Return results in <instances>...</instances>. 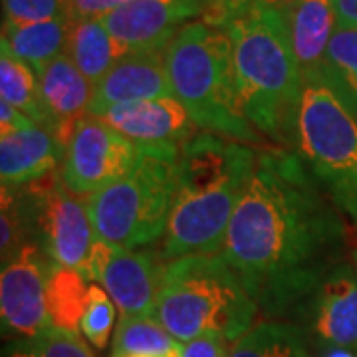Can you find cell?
<instances>
[{"label": "cell", "mask_w": 357, "mask_h": 357, "mask_svg": "<svg viewBox=\"0 0 357 357\" xmlns=\"http://www.w3.org/2000/svg\"><path fill=\"white\" fill-rule=\"evenodd\" d=\"M345 222L296 151H258L255 175L230 220L220 256L268 316L300 318L344 262Z\"/></svg>", "instance_id": "cell-1"}, {"label": "cell", "mask_w": 357, "mask_h": 357, "mask_svg": "<svg viewBox=\"0 0 357 357\" xmlns=\"http://www.w3.org/2000/svg\"><path fill=\"white\" fill-rule=\"evenodd\" d=\"M256 159L258 151L246 143L208 131H199L181 145L177 189L161 248L165 260L222 250Z\"/></svg>", "instance_id": "cell-2"}, {"label": "cell", "mask_w": 357, "mask_h": 357, "mask_svg": "<svg viewBox=\"0 0 357 357\" xmlns=\"http://www.w3.org/2000/svg\"><path fill=\"white\" fill-rule=\"evenodd\" d=\"M236 96L244 117L276 143L294 141L304 76L286 14L250 6L229 26Z\"/></svg>", "instance_id": "cell-3"}, {"label": "cell", "mask_w": 357, "mask_h": 357, "mask_svg": "<svg viewBox=\"0 0 357 357\" xmlns=\"http://www.w3.org/2000/svg\"><path fill=\"white\" fill-rule=\"evenodd\" d=\"M165 66L173 98L185 105L201 131L241 143L260 141L238 103L227 28L204 20L185 24L167 44Z\"/></svg>", "instance_id": "cell-4"}, {"label": "cell", "mask_w": 357, "mask_h": 357, "mask_svg": "<svg viewBox=\"0 0 357 357\" xmlns=\"http://www.w3.org/2000/svg\"><path fill=\"white\" fill-rule=\"evenodd\" d=\"M258 306L222 256L191 255L165 266L151 318L185 344L208 332L238 342L255 326Z\"/></svg>", "instance_id": "cell-5"}, {"label": "cell", "mask_w": 357, "mask_h": 357, "mask_svg": "<svg viewBox=\"0 0 357 357\" xmlns=\"http://www.w3.org/2000/svg\"><path fill=\"white\" fill-rule=\"evenodd\" d=\"M128 175L89 195L88 208L98 241L137 248L163 236L171 217L181 145H137Z\"/></svg>", "instance_id": "cell-6"}, {"label": "cell", "mask_w": 357, "mask_h": 357, "mask_svg": "<svg viewBox=\"0 0 357 357\" xmlns=\"http://www.w3.org/2000/svg\"><path fill=\"white\" fill-rule=\"evenodd\" d=\"M294 147L332 203L357 222V121L316 76L304 79Z\"/></svg>", "instance_id": "cell-7"}, {"label": "cell", "mask_w": 357, "mask_h": 357, "mask_svg": "<svg viewBox=\"0 0 357 357\" xmlns=\"http://www.w3.org/2000/svg\"><path fill=\"white\" fill-rule=\"evenodd\" d=\"M137 157V143L100 117L84 115L66 143L62 181L74 195H93L128 175Z\"/></svg>", "instance_id": "cell-8"}, {"label": "cell", "mask_w": 357, "mask_h": 357, "mask_svg": "<svg viewBox=\"0 0 357 357\" xmlns=\"http://www.w3.org/2000/svg\"><path fill=\"white\" fill-rule=\"evenodd\" d=\"M30 220L40 234V248L52 264L82 272L96 232L88 201L74 195L62 178H52L28 206Z\"/></svg>", "instance_id": "cell-9"}, {"label": "cell", "mask_w": 357, "mask_h": 357, "mask_svg": "<svg viewBox=\"0 0 357 357\" xmlns=\"http://www.w3.org/2000/svg\"><path fill=\"white\" fill-rule=\"evenodd\" d=\"M50 266L48 256L34 243L2 264L0 316L2 333L10 342L32 340L52 328L46 296Z\"/></svg>", "instance_id": "cell-10"}, {"label": "cell", "mask_w": 357, "mask_h": 357, "mask_svg": "<svg viewBox=\"0 0 357 357\" xmlns=\"http://www.w3.org/2000/svg\"><path fill=\"white\" fill-rule=\"evenodd\" d=\"M204 13V0H131L102 18L123 54L165 50L178 30Z\"/></svg>", "instance_id": "cell-11"}, {"label": "cell", "mask_w": 357, "mask_h": 357, "mask_svg": "<svg viewBox=\"0 0 357 357\" xmlns=\"http://www.w3.org/2000/svg\"><path fill=\"white\" fill-rule=\"evenodd\" d=\"M306 333L321 349L342 347L357 356V270L340 262L319 284L302 312Z\"/></svg>", "instance_id": "cell-12"}, {"label": "cell", "mask_w": 357, "mask_h": 357, "mask_svg": "<svg viewBox=\"0 0 357 357\" xmlns=\"http://www.w3.org/2000/svg\"><path fill=\"white\" fill-rule=\"evenodd\" d=\"M173 89L167 76L165 50L133 52L119 58L93 88L88 115H102L119 103L171 98Z\"/></svg>", "instance_id": "cell-13"}, {"label": "cell", "mask_w": 357, "mask_h": 357, "mask_svg": "<svg viewBox=\"0 0 357 357\" xmlns=\"http://www.w3.org/2000/svg\"><path fill=\"white\" fill-rule=\"evenodd\" d=\"M98 117L137 145H183L197 133L189 112L173 96L119 103Z\"/></svg>", "instance_id": "cell-14"}, {"label": "cell", "mask_w": 357, "mask_h": 357, "mask_svg": "<svg viewBox=\"0 0 357 357\" xmlns=\"http://www.w3.org/2000/svg\"><path fill=\"white\" fill-rule=\"evenodd\" d=\"M165 266L153 252L115 246L98 282L109 294L121 316H151Z\"/></svg>", "instance_id": "cell-15"}, {"label": "cell", "mask_w": 357, "mask_h": 357, "mask_svg": "<svg viewBox=\"0 0 357 357\" xmlns=\"http://www.w3.org/2000/svg\"><path fill=\"white\" fill-rule=\"evenodd\" d=\"M66 145L50 129L34 123L32 128L2 135L0 141V178L2 187H22L48 177L64 161Z\"/></svg>", "instance_id": "cell-16"}, {"label": "cell", "mask_w": 357, "mask_h": 357, "mask_svg": "<svg viewBox=\"0 0 357 357\" xmlns=\"http://www.w3.org/2000/svg\"><path fill=\"white\" fill-rule=\"evenodd\" d=\"M42 102L46 105L54 123V135L68 143L72 129L88 115L93 84L84 76L68 54H60L38 74Z\"/></svg>", "instance_id": "cell-17"}, {"label": "cell", "mask_w": 357, "mask_h": 357, "mask_svg": "<svg viewBox=\"0 0 357 357\" xmlns=\"http://www.w3.org/2000/svg\"><path fill=\"white\" fill-rule=\"evenodd\" d=\"M286 18L302 76H316L337 28L333 0H294Z\"/></svg>", "instance_id": "cell-18"}, {"label": "cell", "mask_w": 357, "mask_h": 357, "mask_svg": "<svg viewBox=\"0 0 357 357\" xmlns=\"http://www.w3.org/2000/svg\"><path fill=\"white\" fill-rule=\"evenodd\" d=\"M68 32H70L68 16L30 22V24L4 22L2 48H6L14 58L30 66L38 76L44 66H48L54 58L64 54Z\"/></svg>", "instance_id": "cell-19"}, {"label": "cell", "mask_w": 357, "mask_h": 357, "mask_svg": "<svg viewBox=\"0 0 357 357\" xmlns=\"http://www.w3.org/2000/svg\"><path fill=\"white\" fill-rule=\"evenodd\" d=\"M66 54L77 66V70L93 84V88L114 68L115 62L126 56L103 26L102 18L70 22Z\"/></svg>", "instance_id": "cell-20"}, {"label": "cell", "mask_w": 357, "mask_h": 357, "mask_svg": "<svg viewBox=\"0 0 357 357\" xmlns=\"http://www.w3.org/2000/svg\"><path fill=\"white\" fill-rule=\"evenodd\" d=\"M307 342L310 337L300 324L266 319L234 342L229 357H312Z\"/></svg>", "instance_id": "cell-21"}, {"label": "cell", "mask_w": 357, "mask_h": 357, "mask_svg": "<svg viewBox=\"0 0 357 357\" xmlns=\"http://www.w3.org/2000/svg\"><path fill=\"white\" fill-rule=\"evenodd\" d=\"M316 77L357 121V28H335Z\"/></svg>", "instance_id": "cell-22"}, {"label": "cell", "mask_w": 357, "mask_h": 357, "mask_svg": "<svg viewBox=\"0 0 357 357\" xmlns=\"http://www.w3.org/2000/svg\"><path fill=\"white\" fill-rule=\"evenodd\" d=\"M0 96L2 102L10 103L32 121L54 133L52 117L40 96L36 72L18 58H14L6 48H0Z\"/></svg>", "instance_id": "cell-23"}, {"label": "cell", "mask_w": 357, "mask_h": 357, "mask_svg": "<svg viewBox=\"0 0 357 357\" xmlns=\"http://www.w3.org/2000/svg\"><path fill=\"white\" fill-rule=\"evenodd\" d=\"M181 357V342L151 316H121L115 328L112 357Z\"/></svg>", "instance_id": "cell-24"}, {"label": "cell", "mask_w": 357, "mask_h": 357, "mask_svg": "<svg viewBox=\"0 0 357 357\" xmlns=\"http://www.w3.org/2000/svg\"><path fill=\"white\" fill-rule=\"evenodd\" d=\"M86 278L82 272L72 268L52 264L48 274V314L52 326L66 332H79L82 318L88 306V290Z\"/></svg>", "instance_id": "cell-25"}, {"label": "cell", "mask_w": 357, "mask_h": 357, "mask_svg": "<svg viewBox=\"0 0 357 357\" xmlns=\"http://www.w3.org/2000/svg\"><path fill=\"white\" fill-rule=\"evenodd\" d=\"M4 357H96L79 332L48 328L32 340L10 342Z\"/></svg>", "instance_id": "cell-26"}, {"label": "cell", "mask_w": 357, "mask_h": 357, "mask_svg": "<svg viewBox=\"0 0 357 357\" xmlns=\"http://www.w3.org/2000/svg\"><path fill=\"white\" fill-rule=\"evenodd\" d=\"M115 304L100 284H89L88 306L82 318L79 332L96 349H105L109 333L114 328Z\"/></svg>", "instance_id": "cell-27"}, {"label": "cell", "mask_w": 357, "mask_h": 357, "mask_svg": "<svg viewBox=\"0 0 357 357\" xmlns=\"http://www.w3.org/2000/svg\"><path fill=\"white\" fill-rule=\"evenodd\" d=\"M4 22L30 24L68 14V0H2Z\"/></svg>", "instance_id": "cell-28"}, {"label": "cell", "mask_w": 357, "mask_h": 357, "mask_svg": "<svg viewBox=\"0 0 357 357\" xmlns=\"http://www.w3.org/2000/svg\"><path fill=\"white\" fill-rule=\"evenodd\" d=\"M250 4L252 0H204L203 20L208 24L227 28L232 20L243 16L250 8Z\"/></svg>", "instance_id": "cell-29"}, {"label": "cell", "mask_w": 357, "mask_h": 357, "mask_svg": "<svg viewBox=\"0 0 357 357\" xmlns=\"http://www.w3.org/2000/svg\"><path fill=\"white\" fill-rule=\"evenodd\" d=\"M230 342L218 332H208L181 344V357H229Z\"/></svg>", "instance_id": "cell-30"}, {"label": "cell", "mask_w": 357, "mask_h": 357, "mask_svg": "<svg viewBox=\"0 0 357 357\" xmlns=\"http://www.w3.org/2000/svg\"><path fill=\"white\" fill-rule=\"evenodd\" d=\"M131 0H68V20H88V18H103L105 14L114 13L115 8L128 4Z\"/></svg>", "instance_id": "cell-31"}, {"label": "cell", "mask_w": 357, "mask_h": 357, "mask_svg": "<svg viewBox=\"0 0 357 357\" xmlns=\"http://www.w3.org/2000/svg\"><path fill=\"white\" fill-rule=\"evenodd\" d=\"M34 123L36 121H32L28 115L18 112L10 103L0 102V131H2V135H8V133H16V131L32 128Z\"/></svg>", "instance_id": "cell-32"}, {"label": "cell", "mask_w": 357, "mask_h": 357, "mask_svg": "<svg viewBox=\"0 0 357 357\" xmlns=\"http://www.w3.org/2000/svg\"><path fill=\"white\" fill-rule=\"evenodd\" d=\"M337 28H357V0H333Z\"/></svg>", "instance_id": "cell-33"}, {"label": "cell", "mask_w": 357, "mask_h": 357, "mask_svg": "<svg viewBox=\"0 0 357 357\" xmlns=\"http://www.w3.org/2000/svg\"><path fill=\"white\" fill-rule=\"evenodd\" d=\"M294 0H252L250 6L258 8H268V10H278V13H288V8L292 6Z\"/></svg>", "instance_id": "cell-34"}, {"label": "cell", "mask_w": 357, "mask_h": 357, "mask_svg": "<svg viewBox=\"0 0 357 357\" xmlns=\"http://www.w3.org/2000/svg\"><path fill=\"white\" fill-rule=\"evenodd\" d=\"M319 357H357L356 354L347 351V349H342V347H326L319 351Z\"/></svg>", "instance_id": "cell-35"}, {"label": "cell", "mask_w": 357, "mask_h": 357, "mask_svg": "<svg viewBox=\"0 0 357 357\" xmlns=\"http://www.w3.org/2000/svg\"><path fill=\"white\" fill-rule=\"evenodd\" d=\"M354 260H356V270H357V248H356V252H354Z\"/></svg>", "instance_id": "cell-36"}, {"label": "cell", "mask_w": 357, "mask_h": 357, "mask_svg": "<svg viewBox=\"0 0 357 357\" xmlns=\"http://www.w3.org/2000/svg\"><path fill=\"white\" fill-rule=\"evenodd\" d=\"M129 357H157V356H129Z\"/></svg>", "instance_id": "cell-37"}]
</instances>
